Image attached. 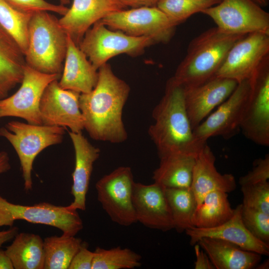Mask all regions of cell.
I'll use <instances>...</instances> for the list:
<instances>
[{
  "instance_id": "1",
  "label": "cell",
  "mask_w": 269,
  "mask_h": 269,
  "mask_svg": "<svg viewBox=\"0 0 269 269\" xmlns=\"http://www.w3.org/2000/svg\"><path fill=\"white\" fill-rule=\"evenodd\" d=\"M98 72L95 87L89 93L80 94L79 97L84 129L93 139L123 142L128 138L122 116L130 87L114 74L107 63Z\"/></svg>"
},
{
  "instance_id": "2",
  "label": "cell",
  "mask_w": 269,
  "mask_h": 269,
  "mask_svg": "<svg viewBox=\"0 0 269 269\" xmlns=\"http://www.w3.org/2000/svg\"><path fill=\"white\" fill-rule=\"evenodd\" d=\"M152 116L154 123L148 134L159 158L177 153L197 156L206 143L195 137L185 107V87L173 77L167 81L164 95Z\"/></svg>"
},
{
  "instance_id": "3",
  "label": "cell",
  "mask_w": 269,
  "mask_h": 269,
  "mask_svg": "<svg viewBox=\"0 0 269 269\" xmlns=\"http://www.w3.org/2000/svg\"><path fill=\"white\" fill-rule=\"evenodd\" d=\"M246 35L211 28L193 38L173 78L185 87L201 84L215 76L230 49Z\"/></svg>"
},
{
  "instance_id": "4",
  "label": "cell",
  "mask_w": 269,
  "mask_h": 269,
  "mask_svg": "<svg viewBox=\"0 0 269 269\" xmlns=\"http://www.w3.org/2000/svg\"><path fill=\"white\" fill-rule=\"evenodd\" d=\"M68 38L54 15L45 11L33 13L28 26L26 64L42 73L61 75Z\"/></svg>"
},
{
  "instance_id": "5",
  "label": "cell",
  "mask_w": 269,
  "mask_h": 269,
  "mask_svg": "<svg viewBox=\"0 0 269 269\" xmlns=\"http://www.w3.org/2000/svg\"><path fill=\"white\" fill-rule=\"evenodd\" d=\"M64 127L33 125L16 121L9 122L0 128V136L12 145L19 157L24 189H31V171L36 156L43 149L62 142Z\"/></svg>"
},
{
  "instance_id": "6",
  "label": "cell",
  "mask_w": 269,
  "mask_h": 269,
  "mask_svg": "<svg viewBox=\"0 0 269 269\" xmlns=\"http://www.w3.org/2000/svg\"><path fill=\"white\" fill-rule=\"evenodd\" d=\"M153 44L149 37L130 36L121 31L108 28L99 21L86 32L79 47L98 70L114 56L122 54L138 56Z\"/></svg>"
},
{
  "instance_id": "7",
  "label": "cell",
  "mask_w": 269,
  "mask_h": 269,
  "mask_svg": "<svg viewBox=\"0 0 269 269\" xmlns=\"http://www.w3.org/2000/svg\"><path fill=\"white\" fill-rule=\"evenodd\" d=\"M100 21L110 29L134 37H149L154 43L168 42L177 26L156 6L121 9Z\"/></svg>"
},
{
  "instance_id": "8",
  "label": "cell",
  "mask_w": 269,
  "mask_h": 269,
  "mask_svg": "<svg viewBox=\"0 0 269 269\" xmlns=\"http://www.w3.org/2000/svg\"><path fill=\"white\" fill-rule=\"evenodd\" d=\"M17 220L56 227L63 235L75 236L83 228L77 210L42 202L33 205L15 204L0 196V227L13 226Z\"/></svg>"
},
{
  "instance_id": "9",
  "label": "cell",
  "mask_w": 269,
  "mask_h": 269,
  "mask_svg": "<svg viewBox=\"0 0 269 269\" xmlns=\"http://www.w3.org/2000/svg\"><path fill=\"white\" fill-rule=\"evenodd\" d=\"M134 183L131 167L120 166L96 183L97 199L111 220L123 226L137 222L133 202Z\"/></svg>"
},
{
  "instance_id": "10",
  "label": "cell",
  "mask_w": 269,
  "mask_h": 269,
  "mask_svg": "<svg viewBox=\"0 0 269 269\" xmlns=\"http://www.w3.org/2000/svg\"><path fill=\"white\" fill-rule=\"evenodd\" d=\"M252 0H222L201 13L223 31L241 35L269 34V13Z\"/></svg>"
},
{
  "instance_id": "11",
  "label": "cell",
  "mask_w": 269,
  "mask_h": 269,
  "mask_svg": "<svg viewBox=\"0 0 269 269\" xmlns=\"http://www.w3.org/2000/svg\"><path fill=\"white\" fill-rule=\"evenodd\" d=\"M251 90L250 79L239 83L232 94L218 109L193 130L196 138L206 143L211 137L220 136L229 139L236 135L241 131Z\"/></svg>"
},
{
  "instance_id": "12",
  "label": "cell",
  "mask_w": 269,
  "mask_h": 269,
  "mask_svg": "<svg viewBox=\"0 0 269 269\" xmlns=\"http://www.w3.org/2000/svg\"><path fill=\"white\" fill-rule=\"evenodd\" d=\"M269 34H248L233 45L215 76L238 83L250 80L269 60Z\"/></svg>"
},
{
  "instance_id": "13",
  "label": "cell",
  "mask_w": 269,
  "mask_h": 269,
  "mask_svg": "<svg viewBox=\"0 0 269 269\" xmlns=\"http://www.w3.org/2000/svg\"><path fill=\"white\" fill-rule=\"evenodd\" d=\"M60 77L58 74L39 72L26 64L18 90L9 97L0 100V118L19 117L28 124L42 125L39 112L42 94L49 83Z\"/></svg>"
},
{
  "instance_id": "14",
  "label": "cell",
  "mask_w": 269,
  "mask_h": 269,
  "mask_svg": "<svg viewBox=\"0 0 269 269\" xmlns=\"http://www.w3.org/2000/svg\"><path fill=\"white\" fill-rule=\"evenodd\" d=\"M251 90L241 130L253 142L269 146V65L267 61L250 79Z\"/></svg>"
},
{
  "instance_id": "15",
  "label": "cell",
  "mask_w": 269,
  "mask_h": 269,
  "mask_svg": "<svg viewBox=\"0 0 269 269\" xmlns=\"http://www.w3.org/2000/svg\"><path fill=\"white\" fill-rule=\"evenodd\" d=\"M58 80L45 89L39 104L42 125L69 128L71 132L81 133L84 121L79 106L80 93L62 89Z\"/></svg>"
},
{
  "instance_id": "16",
  "label": "cell",
  "mask_w": 269,
  "mask_h": 269,
  "mask_svg": "<svg viewBox=\"0 0 269 269\" xmlns=\"http://www.w3.org/2000/svg\"><path fill=\"white\" fill-rule=\"evenodd\" d=\"M238 84L215 76L201 84L184 86L185 107L193 130L232 94Z\"/></svg>"
},
{
  "instance_id": "17",
  "label": "cell",
  "mask_w": 269,
  "mask_h": 269,
  "mask_svg": "<svg viewBox=\"0 0 269 269\" xmlns=\"http://www.w3.org/2000/svg\"><path fill=\"white\" fill-rule=\"evenodd\" d=\"M133 202L137 222L147 228L163 232L174 229L164 188L159 184L155 182L144 184L134 182Z\"/></svg>"
},
{
  "instance_id": "18",
  "label": "cell",
  "mask_w": 269,
  "mask_h": 269,
  "mask_svg": "<svg viewBox=\"0 0 269 269\" xmlns=\"http://www.w3.org/2000/svg\"><path fill=\"white\" fill-rule=\"evenodd\" d=\"M124 9L118 0H73L71 7L59 21L79 46L86 32L95 23L113 12Z\"/></svg>"
},
{
  "instance_id": "19",
  "label": "cell",
  "mask_w": 269,
  "mask_h": 269,
  "mask_svg": "<svg viewBox=\"0 0 269 269\" xmlns=\"http://www.w3.org/2000/svg\"><path fill=\"white\" fill-rule=\"evenodd\" d=\"M241 209L242 204L237 206L232 217L219 226L209 228L191 227L186 229L190 244L194 245L203 237L213 238L232 243L246 251L269 255V244L256 238L246 228L242 219Z\"/></svg>"
},
{
  "instance_id": "20",
  "label": "cell",
  "mask_w": 269,
  "mask_h": 269,
  "mask_svg": "<svg viewBox=\"0 0 269 269\" xmlns=\"http://www.w3.org/2000/svg\"><path fill=\"white\" fill-rule=\"evenodd\" d=\"M68 134L75 150V164L71 191L74 200L68 207L84 211L93 165L100 156V150L93 145L82 132H68Z\"/></svg>"
},
{
  "instance_id": "21",
  "label": "cell",
  "mask_w": 269,
  "mask_h": 269,
  "mask_svg": "<svg viewBox=\"0 0 269 269\" xmlns=\"http://www.w3.org/2000/svg\"><path fill=\"white\" fill-rule=\"evenodd\" d=\"M215 161V156L206 143L196 156L190 186L196 199L197 206L210 192L220 190L229 193L236 187L234 176L231 174L219 172Z\"/></svg>"
},
{
  "instance_id": "22",
  "label": "cell",
  "mask_w": 269,
  "mask_h": 269,
  "mask_svg": "<svg viewBox=\"0 0 269 269\" xmlns=\"http://www.w3.org/2000/svg\"><path fill=\"white\" fill-rule=\"evenodd\" d=\"M98 80V70L68 35L59 86L63 89L87 93L95 87Z\"/></svg>"
},
{
  "instance_id": "23",
  "label": "cell",
  "mask_w": 269,
  "mask_h": 269,
  "mask_svg": "<svg viewBox=\"0 0 269 269\" xmlns=\"http://www.w3.org/2000/svg\"><path fill=\"white\" fill-rule=\"evenodd\" d=\"M216 269H251L261 260V255L245 250L228 241L203 237L197 243Z\"/></svg>"
},
{
  "instance_id": "24",
  "label": "cell",
  "mask_w": 269,
  "mask_h": 269,
  "mask_svg": "<svg viewBox=\"0 0 269 269\" xmlns=\"http://www.w3.org/2000/svg\"><path fill=\"white\" fill-rule=\"evenodd\" d=\"M25 65L21 49L0 25V100L21 83Z\"/></svg>"
},
{
  "instance_id": "25",
  "label": "cell",
  "mask_w": 269,
  "mask_h": 269,
  "mask_svg": "<svg viewBox=\"0 0 269 269\" xmlns=\"http://www.w3.org/2000/svg\"><path fill=\"white\" fill-rule=\"evenodd\" d=\"M196 155L177 153L160 158L152 179L164 188L190 187Z\"/></svg>"
},
{
  "instance_id": "26",
  "label": "cell",
  "mask_w": 269,
  "mask_h": 269,
  "mask_svg": "<svg viewBox=\"0 0 269 269\" xmlns=\"http://www.w3.org/2000/svg\"><path fill=\"white\" fill-rule=\"evenodd\" d=\"M15 269H43V241L31 233H17L4 251Z\"/></svg>"
},
{
  "instance_id": "27",
  "label": "cell",
  "mask_w": 269,
  "mask_h": 269,
  "mask_svg": "<svg viewBox=\"0 0 269 269\" xmlns=\"http://www.w3.org/2000/svg\"><path fill=\"white\" fill-rule=\"evenodd\" d=\"M234 213L228 193L215 190L208 193L197 206L192 218V225L199 228L215 227L228 221Z\"/></svg>"
},
{
  "instance_id": "28",
  "label": "cell",
  "mask_w": 269,
  "mask_h": 269,
  "mask_svg": "<svg viewBox=\"0 0 269 269\" xmlns=\"http://www.w3.org/2000/svg\"><path fill=\"white\" fill-rule=\"evenodd\" d=\"M83 241L62 235L45 238L43 241L44 269H67L80 248Z\"/></svg>"
},
{
  "instance_id": "29",
  "label": "cell",
  "mask_w": 269,
  "mask_h": 269,
  "mask_svg": "<svg viewBox=\"0 0 269 269\" xmlns=\"http://www.w3.org/2000/svg\"><path fill=\"white\" fill-rule=\"evenodd\" d=\"M164 191L174 229L182 232L193 227L192 218L197 205L191 188H164Z\"/></svg>"
},
{
  "instance_id": "30",
  "label": "cell",
  "mask_w": 269,
  "mask_h": 269,
  "mask_svg": "<svg viewBox=\"0 0 269 269\" xmlns=\"http://www.w3.org/2000/svg\"><path fill=\"white\" fill-rule=\"evenodd\" d=\"M32 14L21 12L0 0V25L15 41L24 55L28 45V26Z\"/></svg>"
},
{
  "instance_id": "31",
  "label": "cell",
  "mask_w": 269,
  "mask_h": 269,
  "mask_svg": "<svg viewBox=\"0 0 269 269\" xmlns=\"http://www.w3.org/2000/svg\"><path fill=\"white\" fill-rule=\"evenodd\" d=\"M93 252L92 269H132L141 265V256L128 248L97 247Z\"/></svg>"
},
{
  "instance_id": "32",
  "label": "cell",
  "mask_w": 269,
  "mask_h": 269,
  "mask_svg": "<svg viewBox=\"0 0 269 269\" xmlns=\"http://www.w3.org/2000/svg\"><path fill=\"white\" fill-rule=\"evenodd\" d=\"M222 0H159L156 6L177 26L189 17L213 6Z\"/></svg>"
},
{
  "instance_id": "33",
  "label": "cell",
  "mask_w": 269,
  "mask_h": 269,
  "mask_svg": "<svg viewBox=\"0 0 269 269\" xmlns=\"http://www.w3.org/2000/svg\"><path fill=\"white\" fill-rule=\"evenodd\" d=\"M242 205L269 214V182L241 186Z\"/></svg>"
},
{
  "instance_id": "34",
  "label": "cell",
  "mask_w": 269,
  "mask_h": 269,
  "mask_svg": "<svg viewBox=\"0 0 269 269\" xmlns=\"http://www.w3.org/2000/svg\"><path fill=\"white\" fill-rule=\"evenodd\" d=\"M241 217L244 225L254 236L269 244V214L242 205Z\"/></svg>"
},
{
  "instance_id": "35",
  "label": "cell",
  "mask_w": 269,
  "mask_h": 269,
  "mask_svg": "<svg viewBox=\"0 0 269 269\" xmlns=\"http://www.w3.org/2000/svg\"><path fill=\"white\" fill-rule=\"evenodd\" d=\"M17 10L33 14L38 11H48L63 15L68 8L62 4H52L45 0H5Z\"/></svg>"
},
{
  "instance_id": "36",
  "label": "cell",
  "mask_w": 269,
  "mask_h": 269,
  "mask_svg": "<svg viewBox=\"0 0 269 269\" xmlns=\"http://www.w3.org/2000/svg\"><path fill=\"white\" fill-rule=\"evenodd\" d=\"M269 179V155L267 154L264 158L255 160L252 170L242 176L239 182L242 186L267 182Z\"/></svg>"
},
{
  "instance_id": "37",
  "label": "cell",
  "mask_w": 269,
  "mask_h": 269,
  "mask_svg": "<svg viewBox=\"0 0 269 269\" xmlns=\"http://www.w3.org/2000/svg\"><path fill=\"white\" fill-rule=\"evenodd\" d=\"M94 252L88 249L87 244L83 242L73 258L69 269H92Z\"/></svg>"
},
{
  "instance_id": "38",
  "label": "cell",
  "mask_w": 269,
  "mask_h": 269,
  "mask_svg": "<svg viewBox=\"0 0 269 269\" xmlns=\"http://www.w3.org/2000/svg\"><path fill=\"white\" fill-rule=\"evenodd\" d=\"M194 251L196 255V261L194 263L195 269H215L208 256L200 250L198 244L194 245Z\"/></svg>"
},
{
  "instance_id": "39",
  "label": "cell",
  "mask_w": 269,
  "mask_h": 269,
  "mask_svg": "<svg viewBox=\"0 0 269 269\" xmlns=\"http://www.w3.org/2000/svg\"><path fill=\"white\" fill-rule=\"evenodd\" d=\"M125 8L128 6L135 8L142 6H156L159 0H118Z\"/></svg>"
},
{
  "instance_id": "40",
  "label": "cell",
  "mask_w": 269,
  "mask_h": 269,
  "mask_svg": "<svg viewBox=\"0 0 269 269\" xmlns=\"http://www.w3.org/2000/svg\"><path fill=\"white\" fill-rule=\"evenodd\" d=\"M18 232V228L16 227H11L7 230L0 231V248L4 243L14 238Z\"/></svg>"
},
{
  "instance_id": "41",
  "label": "cell",
  "mask_w": 269,
  "mask_h": 269,
  "mask_svg": "<svg viewBox=\"0 0 269 269\" xmlns=\"http://www.w3.org/2000/svg\"><path fill=\"white\" fill-rule=\"evenodd\" d=\"M9 158L5 151L0 152V174L5 172L10 169Z\"/></svg>"
},
{
  "instance_id": "42",
  "label": "cell",
  "mask_w": 269,
  "mask_h": 269,
  "mask_svg": "<svg viewBox=\"0 0 269 269\" xmlns=\"http://www.w3.org/2000/svg\"><path fill=\"white\" fill-rule=\"evenodd\" d=\"M14 269L12 262L4 251L0 249V269Z\"/></svg>"
},
{
  "instance_id": "43",
  "label": "cell",
  "mask_w": 269,
  "mask_h": 269,
  "mask_svg": "<svg viewBox=\"0 0 269 269\" xmlns=\"http://www.w3.org/2000/svg\"><path fill=\"white\" fill-rule=\"evenodd\" d=\"M261 6H266L269 2V0H252Z\"/></svg>"
},
{
  "instance_id": "44",
  "label": "cell",
  "mask_w": 269,
  "mask_h": 269,
  "mask_svg": "<svg viewBox=\"0 0 269 269\" xmlns=\"http://www.w3.org/2000/svg\"><path fill=\"white\" fill-rule=\"evenodd\" d=\"M269 260L266 261L264 262L263 264H261L260 266H259L257 268L258 269H269Z\"/></svg>"
},
{
  "instance_id": "45",
  "label": "cell",
  "mask_w": 269,
  "mask_h": 269,
  "mask_svg": "<svg viewBox=\"0 0 269 269\" xmlns=\"http://www.w3.org/2000/svg\"><path fill=\"white\" fill-rule=\"evenodd\" d=\"M59 0L60 2V4L63 5H66L69 4L71 1V0Z\"/></svg>"
}]
</instances>
